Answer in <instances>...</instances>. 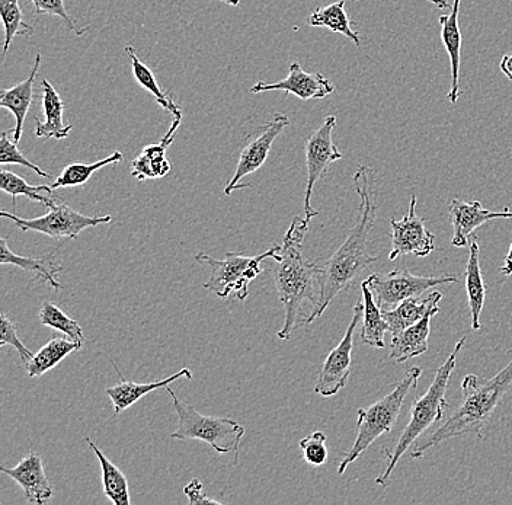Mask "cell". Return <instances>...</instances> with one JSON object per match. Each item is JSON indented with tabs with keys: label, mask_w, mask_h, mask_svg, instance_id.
<instances>
[{
	"label": "cell",
	"mask_w": 512,
	"mask_h": 505,
	"mask_svg": "<svg viewBox=\"0 0 512 505\" xmlns=\"http://www.w3.org/2000/svg\"><path fill=\"white\" fill-rule=\"evenodd\" d=\"M309 229V222L302 217H294L281 245L280 255L272 265V277L277 287L278 299L283 305L284 325L278 332L280 340L287 341L291 332L304 325L303 308L306 303L312 306V315L306 325L312 324L318 312L322 296V268L316 262L304 260L302 245Z\"/></svg>",
	"instance_id": "obj_1"
},
{
	"label": "cell",
	"mask_w": 512,
	"mask_h": 505,
	"mask_svg": "<svg viewBox=\"0 0 512 505\" xmlns=\"http://www.w3.org/2000/svg\"><path fill=\"white\" fill-rule=\"evenodd\" d=\"M354 187L360 196L358 219L348 233L344 244L326 261L322 268V296L313 321L320 318L336 296L347 289L361 271L376 264L379 257L368 252L371 230L376 220L377 204L374 200V172L368 166H360L354 175Z\"/></svg>",
	"instance_id": "obj_2"
},
{
	"label": "cell",
	"mask_w": 512,
	"mask_h": 505,
	"mask_svg": "<svg viewBox=\"0 0 512 505\" xmlns=\"http://www.w3.org/2000/svg\"><path fill=\"white\" fill-rule=\"evenodd\" d=\"M512 353V350H510ZM512 386V360L498 375L483 379L476 375L464 377L462 402L454 409L446 423L428 431L412 446V459H421L432 447L454 437L475 434L483 439V428L488 425L496 408Z\"/></svg>",
	"instance_id": "obj_3"
},
{
	"label": "cell",
	"mask_w": 512,
	"mask_h": 505,
	"mask_svg": "<svg viewBox=\"0 0 512 505\" xmlns=\"http://www.w3.org/2000/svg\"><path fill=\"white\" fill-rule=\"evenodd\" d=\"M466 340L467 338L463 337L456 344L448 359L444 361L443 366L435 373L430 389L424 395L415 399L411 408V420L403 428L398 443L392 449H384V455L387 457L386 469L376 479V484L380 485V487L386 488L389 485L390 476L395 471L400 457L405 455L425 433H428L431 427L441 423V420H443L448 408L446 398L448 383H450L451 375H453L454 369H456L457 357L462 353Z\"/></svg>",
	"instance_id": "obj_4"
},
{
	"label": "cell",
	"mask_w": 512,
	"mask_h": 505,
	"mask_svg": "<svg viewBox=\"0 0 512 505\" xmlns=\"http://www.w3.org/2000/svg\"><path fill=\"white\" fill-rule=\"evenodd\" d=\"M421 375L422 370L419 367H412L406 376L396 383L392 392L387 393L383 399L371 407L358 409L357 437L347 455L342 459L341 465L338 466L339 475H344L348 466L363 455L374 441L392 431L398 421L400 409H402L406 396L418 386Z\"/></svg>",
	"instance_id": "obj_5"
},
{
	"label": "cell",
	"mask_w": 512,
	"mask_h": 505,
	"mask_svg": "<svg viewBox=\"0 0 512 505\" xmlns=\"http://www.w3.org/2000/svg\"><path fill=\"white\" fill-rule=\"evenodd\" d=\"M280 249V245H274L258 257H248L242 252H227L223 260H216L203 252L195 255V260L211 268L210 278L204 284V289L220 299H227L235 294L236 299L243 302L249 294V283L261 276L262 262L268 258L277 260Z\"/></svg>",
	"instance_id": "obj_6"
},
{
	"label": "cell",
	"mask_w": 512,
	"mask_h": 505,
	"mask_svg": "<svg viewBox=\"0 0 512 505\" xmlns=\"http://www.w3.org/2000/svg\"><path fill=\"white\" fill-rule=\"evenodd\" d=\"M166 389L171 395L175 412L179 418V427L175 433L171 434L172 439L206 441L219 455L235 452L236 465L240 441L245 436V427L229 418L207 417V415L200 414L197 408L179 401L178 396L169 386Z\"/></svg>",
	"instance_id": "obj_7"
},
{
	"label": "cell",
	"mask_w": 512,
	"mask_h": 505,
	"mask_svg": "<svg viewBox=\"0 0 512 505\" xmlns=\"http://www.w3.org/2000/svg\"><path fill=\"white\" fill-rule=\"evenodd\" d=\"M368 287L374 294L377 306L382 312L393 310L403 300L422 296V293L441 284L459 283L457 276H415L406 268H395L384 274H371L367 278Z\"/></svg>",
	"instance_id": "obj_8"
},
{
	"label": "cell",
	"mask_w": 512,
	"mask_h": 505,
	"mask_svg": "<svg viewBox=\"0 0 512 505\" xmlns=\"http://www.w3.org/2000/svg\"><path fill=\"white\" fill-rule=\"evenodd\" d=\"M0 216L12 220L19 229L32 230V232L43 233L53 239L70 238L78 239L80 233L85 229L95 228L112 222L110 214L104 216L89 217L76 212L67 204H56L48 209V213L35 219H22L15 213L2 212Z\"/></svg>",
	"instance_id": "obj_9"
},
{
	"label": "cell",
	"mask_w": 512,
	"mask_h": 505,
	"mask_svg": "<svg viewBox=\"0 0 512 505\" xmlns=\"http://www.w3.org/2000/svg\"><path fill=\"white\" fill-rule=\"evenodd\" d=\"M336 127L335 115H328L323 120L322 126L313 131L307 137L304 145V155H306L307 185L306 194H304V219L310 223L313 217L318 216V210L313 209L312 194L316 182L322 180L328 172L329 165L342 159V153L334 143V131Z\"/></svg>",
	"instance_id": "obj_10"
},
{
	"label": "cell",
	"mask_w": 512,
	"mask_h": 505,
	"mask_svg": "<svg viewBox=\"0 0 512 505\" xmlns=\"http://www.w3.org/2000/svg\"><path fill=\"white\" fill-rule=\"evenodd\" d=\"M364 305L357 303L352 312L350 326L345 331L341 343L328 354L319 370L315 392L323 398H331L347 385L351 376L352 348H354V332L360 321H363Z\"/></svg>",
	"instance_id": "obj_11"
},
{
	"label": "cell",
	"mask_w": 512,
	"mask_h": 505,
	"mask_svg": "<svg viewBox=\"0 0 512 505\" xmlns=\"http://www.w3.org/2000/svg\"><path fill=\"white\" fill-rule=\"evenodd\" d=\"M290 120L286 114L277 113L271 118L268 123H265L255 133L248 137V142L243 146L240 152L238 166H236L235 175L232 180L224 188V194L230 196L233 191L242 190V188L249 187L246 184H239L240 180L254 174L258 171L270 155L271 147L274 145L275 139L283 133L284 129L288 126Z\"/></svg>",
	"instance_id": "obj_12"
},
{
	"label": "cell",
	"mask_w": 512,
	"mask_h": 505,
	"mask_svg": "<svg viewBox=\"0 0 512 505\" xmlns=\"http://www.w3.org/2000/svg\"><path fill=\"white\" fill-rule=\"evenodd\" d=\"M392 249L389 260L395 261L403 255L425 258L434 251L435 236L425 226V220L416 214V197L412 196L408 213L402 220H392Z\"/></svg>",
	"instance_id": "obj_13"
},
{
	"label": "cell",
	"mask_w": 512,
	"mask_h": 505,
	"mask_svg": "<svg viewBox=\"0 0 512 505\" xmlns=\"http://www.w3.org/2000/svg\"><path fill=\"white\" fill-rule=\"evenodd\" d=\"M495 219H512V212L508 207L502 212H491L483 209L480 201L466 203L460 198H454L448 206V220L453 226L451 245L454 248H466L475 230Z\"/></svg>",
	"instance_id": "obj_14"
},
{
	"label": "cell",
	"mask_w": 512,
	"mask_h": 505,
	"mask_svg": "<svg viewBox=\"0 0 512 505\" xmlns=\"http://www.w3.org/2000/svg\"><path fill=\"white\" fill-rule=\"evenodd\" d=\"M284 91L286 95H296L303 101L323 99L334 94V83L326 79L322 73L304 72L299 63H291L288 76L284 81L275 83L258 82L251 88V94L259 92Z\"/></svg>",
	"instance_id": "obj_15"
},
{
	"label": "cell",
	"mask_w": 512,
	"mask_h": 505,
	"mask_svg": "<svg viewBox=\"0 0 512 505\" xmlns=\"http://www.w3.org/2000/svg\"><path fill=\"white\" fill-rule=\"evenodd\" d=\"M2 473L14 479L24 491L25 500L35 505H44L53 498V488L44 472L43 459L38 453L28 452L12 469L2 468Z\"/></svg>",
	"instance_id": "obj_16"
},
{
	"label": "cell",
	"mask_w": 512,
	"mask_h": 505,
	"mask_svg": "<svg viewBox=\"0 0 512 505\" xmlns=\"http://www.w3.org/2000/svg\"><path fill=\"white\" fill-rule=\"evenodd\" d=\"M462 0H453L451 11L448 15H441V40L446 47L451 62V89L448 92V99L451 104H456L457 99L462 97L460 91V63H462V31H460L459 14Z\"/></svg>",
	"instance_id": "obj_17"
},
{
	"label": "cell",
	"mask_w": 512,
	"mask_h": 505,
	"mask_svg": "<svg viewBox=\"0 0 512 505\" xmlns=\"http://www.w3.org/2000/svg\"><path fill=\"white\" fill-rule=\"evenodd\" d=\"M40 63L41 54H37L30 76L24 79V81L11 86V88L2 89V92H0V107L11 111L12 115L15 117L16 123L14 131H12L15 143L21 142L25 118H27L32 102H34L35 78H37Z\"/></svg>",
	"instance_id": "obj_18"
},
{
	"label": "cell",
	"mask_w": 512,
	"mask_h": 505,
	"mask_svg": "<svg viewBox=\"0 0 512 505\" xmlns=\"http://www.w3.org/2000/svg\"><path fill=\"white\" fill-rule=\"evenodd\" d=\"M181 121L174 118L171 129L165 134L162 140L156 145L144 147L143 152L131 163V175L139 181L156 180L163 178L171 171V162L166 159V150L174 142V136Z\"/></svg>",
	"instance_id": "obj_19"
},
{
	"label": "cell",
	"mask_w": 512,
	"mask_h": 505,
	"mask_svg": "<svg viewBox=\"0 0 512 505\" xmlns=\"http://www.w3.org/2000/svg\"><path fill=\"white\" fill-rule=\"evenodd\" d=\"M440 308H434L415 325L403 329L399 334L393 335L392 344H390V360L396 363H406V361L415 359L428 351V338L431 334V321Z\"/></svg>",
	"instance_id": "obj_20"
},
{
	"label": "cell",
	"mask_w": 512,
	"mask_h": 505,
	"mask_svg": "<svg viewBox=\"0 0 512 505\" xmlns=\"http://www.w3.org/2000/svg\"><path fill=\"white\" fill-rule=\"evenodd\" d=\"M115 369H117V366H115ZM117 373L120 375V383L112 386V388L105 389V393L110 396L115 415H120L124 409L133 407V405L136 404L137 401H140L143 396H146L147 393L155 392L162 388H168L175 380L182 379V377H187L188 380H192V373L188 367L179 370L175 375L152 383L130 382V380L124 379L120 370L117 369Z\"/></svg>",
	"instance_id": "obj_21"
},
{
	"label": "cell",
	"mask_w": 512,
	"mask_h": 505,
	"mask_svg": "<svg viewBox=\"0 0 512 505\" xmlns=\"http://www.w3.org/2000/svg\"><path fill=\"white\" fill-rule=\"evenodd\" d=\"M41 102H43L44 120L35 118V136L46 139H66L72 131V124L64 123V102L59 92L47 79L41 81Z\"/></svg>",
	"instance_id": "obj_22"
},
{
	"label": "cell",
	"mask_w": 512,
	"mask_h": 505,
	"mask_svg": "<svg viewBox=\"0 0 512 505\" xmlns=\"http://www.w3.org/2000/svg\"><path fill=\"white\" fill-rule=\"evenodd\" d=\"M441 299H443V294L431 292L425 297L418 296L403 300L395 309L383 312V318L389 324V331L392 332V335H396L402 332L403 329L415 325L430 310L437 308Z\"/></svg>",
	"instance_id": "obj_23"
},
{
	"label": "cell",
	"mask_w": 512,
	"mask_h": 505,
	"mask_svg": "<svg viewBox=\"0 0 512 505\" xmlns=\"http://www.w3.org/2000/svg\"><path fill=\"white\" fill-rule=\"evenodd\" d=\"M466 290L469 300L470 316H472V331H480V315L485 306L486 287L480 270V248L478 236L473 233L470 238L469 260L466 265Z\"/></svg>",
	"instance_id": "obj_24"
},
{
	"label": "cell",
	"mask_w": 512,
	"mask_h": 505,
	"mask_svg": "<svg viewBox=\"0 0 512 505\" xmlns=\"http://www.w3.org/2000/svg\"><path fill=\"white\" fill-rule=\"evenodd\" d=\"M0 252H2L0 264L16 265V267L22 268V270L35 273L37 280L46 281L54 290L62 289L57 276L62 273L63 267L53 254L44 255L41 258L21 257V255L12 252L8 242H6V238L0 239Z\"/></svg>",
	"instance_id": "obj_25"
},
{
	"label": "cell",
	"mask_w": 512,
	"mask_h": 505,
	"mask_svg": "<svg viewBox=\"0 0 512 505\" xmlns=\"http://www.w3.org/2000/svg\"><path fill=\"white\" fill-rule=\"evenodd\" d=\"M82 345L73 340H66V338H51L44 347L40 348V351L32 356L28 363H25L28 377H40L44 373L50 372L51 369L59 366L69 354L82 348Z\"/></svg>",
	"instance_id": "obj_26"
},
{
	"label": "cell",
	"mask_w": 512,
	"mask_h": 505,
	"mask_svg": "<svg viewBox=\"0 0 512 505\" xmlns=\"http://www.w3.org/2000/svg\"><path fill=\"white\" fill-rule=\"evenodd\" d=\"M307 24L310 27L326 28L332 33L345 35L348 40H351L355 46H361V35L357 31L352 30V22L345 11V0H338V2L331 3L325 8H318L309 18Z\"/></svg>",
	"instance_id": "obj_27"
},
{
	"label": "cell",
	"mask_w": 512,
	"mask_h": 505,
	"mask_svg": "<svg viewBox=\"0 0 512 505\" xmlns=\"http://www.w3.org/2000/svg\"><path fill=\"white\" fill-rule=\"evenodd\" d=\"M85 441L89 444L96 457H98L99 463H101L102 488H104L105 497L115 505H130L127 476L98 449L94 441L89 439V437H86Z\"/></svg>",
	"instance_id": "obj_28"
},
{
	"label": "cell",
	"mask_w": 512,
	"mask_h": 505,
	"mask_svg": "<svg viewBox=\"0 0 512 505\" xmlns=\"http://www.w3.org/2000/svg\"><path fill=\"white\" fill-rule=\"evenodd\" d=\"M361 292H363V329H361V341L364 344L374 348H384V334L389 331V324L383 318V312L377 306L374 300V294L371 293L367 281L361 283Z\"/></svg>",
	"instance_id": "obj_29"
},
{
	"label": "cell",
	"mask_w": 512,
	"mask_h": 505,
	"mask_svg": "<svg viewBox=\"0 0 512 505\" xmlns=\"http://www.w3.org/2000/svg\"><path fill=\"white\" fill-rule=\"evenodd\" d=\"M124 50H126L127 56L130 57L131 66H133V76L137 83L155 97L156 102H158L160 107H163V110L169 111L172 117L182 120L181 107L175 104L171 92L165 94V92L162 91L155 73L146 66V63L140 60V57L137 56L136 50H134L133 47L126 46Z\"/></svg>",
	"instance_id": "obj_30"
},
{
	"label": "cell",
	"mask_w": 512,
	"mask_h": 505,
	"mask_svg": "<svg viewBox=\"0 0 512 505\" xmlns=\"http://www.w3.org/2000/svg\"><path fill=\"white\" fill-rule=\"evenodd\" d=\"M0 188L3 193L9 194L12 197V206L14 212L16 210V198L18 196L27 197L28 200L35 201V203L44 204L48 209L56 206L57 201L54 200V190L48 185H30L24 178L16 175L15 172L5 171L2 169L0 172Z\"/></svg>",
	"instance_id": "obj_31"
},
{
	"label": "cell",
	"mask_w": 512,
	"mask_h": 505,
	"mask_svg": "<svg viewBox=\"0 0 512 505\" xmlns=\"http://www.w3.org/2000/svg\"><path fill=\"white\" fill-rule=\"evenodd\" d=\"M121 161H123V153L114 152L112 155L98 162L70 163V165H67L66 168L63 169L62 174L54 180L53 184H51V188L56 191L59 190V188L80 187V185H85L86 182L91 180L92 175H94L96 171H99V169L112 165V163H120Z\"/></svg>",
	"instance_id": "obj_32"
},
{
	"label": "cell",
	"mask_w": 512,
	"mask_h": 505,
	"mask_svg": "<svg viewBox=\"0 0 512 505\" xmlns=\"http://www.w3.org/2000/svg\"><path fill=\"white\" fill-rule=\"evenodd\" d=\"M0 17L5 27V43H3V54L8 53L12 41L16 35L30 38L34 34V28L24 21L19 0H0Z\"/></svg>",
	"instance_id": "obj_33"
},
{
	"label": "cell",
	"mask_w": 512,
	"mask_h": 505,
	"mask_svg": "<svg viewBox=\"0 0 512 505\" xmlns=\"http://www.w3.org/2000/svg\"><path fill=\"white\" fill-rule=\"evenodd\" d=\"M40 322L48 328L63 332L64 335L76 343H85V335L75 319L69 318L59 306L51 302H44L40 309Z\"/></svg>",
	"instance_id": "obj_34"
},
{
	"label": "cell",
	"mask_w": 512,
	"mask_h": 505,
	"mask_svg": "<svg viewBox=\"0 0 512 505\" xmlns=\"http://www.w3.org/2000/svg\"><path fill=\"white\" fill-rule=\"evenodd\" d=\"M14 131V127L11 130L3 131L2 137H0V163L2 165H22L25 168H30L35 174L40 175L43 178H51V174L41 169L40 166L32 163L30 159L25 158L18 149V143L15 140L9 139V134Z\"/></svg>",
	"instance_id": "obj_35"
},
{
	"label": "cell",
	"mask_w": 512,
	"mask_h": 505,
	"mask_svg": "<svg viewBox=\"0 0 512 505\" xmlns=\"http://www.w3.org/2000/svg\"><path fill=\"white\" fill-rule=\"evenodd\" d=\"M303 452V459L309 465L322 466L328 462V447H326V436L322 431H315L310 436L304 437L299 443Z\"/></svg>",
	"instance_id": "obj_36"
},
{
	"label": "cell",
	"mask_w": 512,
	"mask_h": 505,
	"mask_svg": "<svg viewBox=\"0 0 512 505\" xmlns=\"http://www.w3.org/2000/svg\"><path fill=\"white\" fill-rule=\"evenodd\" d=\"M32 5H34L35 14L37 15H53V17L62 18L64 22H66L67 27L73 31L79 37H82L86 31H89V28L86 30H79L78 25L75 24L72 18L69 17L66 11V5H64V0H31Z\"/></svg>",
	"instance_id": "obj_37"
},
{
	"label": "cell",
	"mask_w": 512,
	"mask_h": 505,
	"mask_svg": "<svg viewBox=\"0 0 512 505\" xmlns=\"http://www.w3.org/2000/svg\"><path fill=\"white\" fill-rule=\"evenodd\" d=\"M12 345L16 351H18L19 357L24 363H28L32 359L34 354L25 347L24 343L19 340L18 332H16V326L5 313L0 315V345Z\"/></svg>",
	"instance_id": "obj_38"
},
{
	"label": "cell",
	"mask_w": 512,
	"mask_h": 505,
	"mask_svg": "<svg viewBox=\"0 0 512 505\" xmlns=\"http://www.w3.org/2000/svg\"><path fill=\"white\" fill-rule=\"evenodd\" d=\"M184 492L191 505L220 504V501L213 500V498L203 494V484L198 479H192L190 484L184 488Z\"/></svg>",
	"instance_id": "obj_39"
},
{
	"label": "cell",
	"mask_w": 512,
	"mask_h": 505,
	"mask_svg": "<svg viewBox=\"0 0 512 505\" xmlns=\"http://www.w3.org/2000/svg\"><path fill=\"white\" fill-rule=\"evenodd\" d=\"M499 273L505 277L512 276V244L510 245V249H508V254L507 257H505L504 264L499 268Z\"/></svg>",
	"instance_id": "obj_40"
},
{
	"label": "cell",
	"mask_w": 512,
	"mask_h": 505,
	"mask_svg": "<svg viewBox=\"0 0 512 505\" xmlns=\"http://www.w3.org/2000/svg\"><path fill=\"white\" fill-rule=\"evenodd\" d=\"M501 70L510 81H512V54L502 57Z\"/></svg>",
	"instance_id": "obj_41"
},
{
	"label": "cell",
	"mask_w": 512,
	"mask_h": 505,
	"mask_svg": "<svg viewBox=\"0 0 512 505\" xmlns=\"http://www.w3.org/2000/svg\"><path fill=\"white\" fill-rule=\"evenodd\" d=\"M428 2L432 3V5L437 6L438 9L448 8L447 0H428Z\"/></svg>",
	"instance_id": "obj_42"
}]
</instances>
